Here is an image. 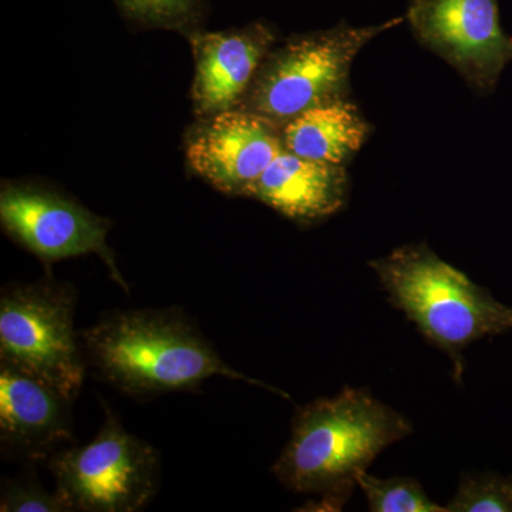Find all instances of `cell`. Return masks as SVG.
<instances>
[{
    "instance_id": "1",
    "label": "cell",
    "mask_w": 512,
    "mask_h": 512,
    "mask_svg": "<svg viewBox=\"0 0 512 512\" xmlns=\"http://www.w3.org/2000/svg\"><path fill=\"white\" fill-rule=\"evenodd\" d=\"M79 338L87 367L134 399L195 392L214 376L254 384L291 399L225 363L210 340L175 306L107 312L93 326L80 330Z\"/></svg>"
},
{
    "instance_id": "2",
    "label": "cell",
    "mask_w": 512,
    "mask_h": 512,
    "mask_svg": "<svg viewBox=\"0 0 512 512\" xmlns=\"http://www.w3.org/2000/svg\"><path fill=\"white\" fill-rule=\"evenodd\" d=\"M412 421L366 389L346 386L296 410L291 439L272 467L279 483L318 495L320 510L339 511L360 474L387 447L413 434Z\"/></svg>"
},
{
    "instance_id": "3",
    "label": "cell",
    "mask_w": 512,
    "mask_h": 512,
    "mask_svg": "<svg viewBox=\"0 0 512 512\" xmlns=\"http://www.w3.org/2000/svg\"><path fill=\"white\" fill-rule=\"evenodd\" d=\"M389 301L421 335L450 357L460 384L464 350L477 340L512 330V308L493 298L426 244H410L369 262Z\"/></svg>"
},
{
    "instance_id": "4",
    "label": "cell",
    "mask_w": 512,
    "mask_h": 512,
    "mask_svg": "<svg viewBox=\"0 0 512 512\" xmlns=\"http://www.w3.org/2000/svg\"><path fill=\"white\" fill-rule=\"evenodd\" d=\"M404 18L380 25L340 23L332 29L292 36L272 47L238 109L284 127L303 111L350 99V72L363 47Z\"/></svg>"
},
{
    "instance_id": "5",
    "label": "cell",
    "mask_w": 512,
    "mask_h": 512,
    "mask_svg": "<svg viewBox=\"0 0 512 512\" xmlns=\"http://www.w3.org/2000/svg\"><path fill=\"white\" fill-rule=\"evenodd\" d=\"M76 301L73 285L52 275L33 284L12 282L0 295V363L72 400L89 369L74 328Z\"/></svg>"
},
{
    "instance_id": "6",
    "label": "cell",
    "mask_w": 512,
    "mask_h": 512,
    "mask_svg": "<svg viewBox=\"0 0 512 512\" xmlns=\"http://www.w3.org/2000/svg\"><path fill=\"white\" fill-rule=\"evenodd\" d=\"M104 423L89 444L62 448L47 460L56 488L73 511L136 512L157 494L156 448L124 429L101 400Z\"/></svg>"
},
{
    "instance_id": "7",
    "label": "cell",
    "mask_w": 512,
    "mask_h": 512,
    "mask_svg": "<svg viewBox=\"0 0 512 512\" xmlns=\"http://www.w3.org/2000/svg\"><path fill=\"white\" fill-rule=\"evenodd\" d=\"M0 221L16 244L46 265L74 256H99L111 279L130 292L107 244L110 221L73 198L43 185L8 181L0 191Z\"/></svg>"
},
{
    "instance_id": "8",
    "label": "cell",
    "mask_w": 512,
    "mask_h": 512,
    "mask_svg": "<svg viewBox=\"0 0 512 512\" xmlns=\"http://www.w3.org/2000/svg\"><path fill=\"white\" fill-rule=\"evenodd\" d=\"M404 20L414 37L450 64L474 92L491 94L512 62L498 0H412Z\"/></svg>"
},
{
    "instance_id": "9",
    "label": "cell",
    "mask_w": 512,
    "mask_h": 512,
    "mask_svg": "<svg viewBox=\"0 0 512 512\" xmlns=\"http://www.w3.org/2000/svg\"><path fill=\"white\" fill-rule=\"evenodd\" d=\"M284 150L282 127L241 109L200 119L185 140L191 171L234 197H245Z\"/></svg>"
},
{
    "instance_id": "10",
    "label": "cell",
    "mask_w": 512,
    "mask_h": 512,
    "mask_svg": "<svg viewBox=\"0 0 512 512\" xmlns=\"http://www.w3.org/2000/svg\"><path fill=\"white\" fill-rule=\"evenodd\" d=\"M194 55L192 109L198 119L238 109L255 74L271 52L276 35L271 26L255 22L225 32L194 30L187 36Z\"/></svg>"
},
{
    "instance_id": "11",
    "label": "cell",
    "mask_w": 512,
    "mask_h": 512,
    "mask_svg": "<svg viewBox=\"0 0 512 512\" xmlns=\"http://www.w3.org/2000/svg\"><path fill=\"white\" fill-rule=\"evenodd\" d=\"M74 400L0 363V444L8 458L49 460L73 440Z\"/></svg>"
},
{
    "instance_id": "12",
    "label": "cell",
    "mask_w": 512,
    "mask_h": 512,
    "mask_svg": "<svg viewBox=\"0 0 512 512\" xmlns=\"http://www.w3.org/2000/svg\"><path fill=\"white\" fill-rule=\"evenodd\" d=\"M348 192L345 165L306 160L284 150L248 188L245 197L264 202L296 224L305 225L342 210Z\"/></svg>"
},
{
    "instance_id": "13",
    "label": "cell",
    "mask_w": 512,
    "mask_h": 512,
    "mask_svg": "<svg viewBox=\"0 0 512 512\" xmlns=\"http://www.w3.org/2000/svg\"><path fill=\"white\" fill-rule=\"evenodd\" d=\"M372 126L352 99L303 111L282 127L289 153L306 160L345 165L365 146Z\"/></svg>"
},
{
    "instance_id": "14",
    "label": "cell",
    "mask_w": 512,
    "mask_h": 512,
    "mask_svg": "<svg viewBox=\"0 0 512 512\" xmlns=\"http://www.w3.org/2000/svg\"><path fill=\"white\" fill-rule=\"evenodd\" d=\"M131 23L144 29L177 30L188 36L204 16L202 0H114Z\"/></svg>"
},
{
    "instance_id": "15",
    "label": "cell",
    "mask_w": 512,
    "mask_h": 512,
    "mask_svg": "<svg viewBox=\"0 0 512 512\" xmlns=\"http://www.w3.org/2000/svg\"><path fill=\"white\" fill-rule=\"evenodd\" d=\"M357 485L366 495L369 510L373 512H448L434 503L412 477H392L387 480L363 473Z\"/></svg>"
},
{
    "instance_id": "16",
    "label": "cell",
    "mask_w": 512,
    "mask_h": 512,
    "mask_svg": "<svg viewBox=\"0 0 512 512\" xmlns=\"http://www.w3.org/2000/svg\"><path fill=\"white\" fill-rule=\"evenodd\" d=\"M448 512H512V476L463 474Z\"/></svg>"
},
{
    "instance_id": "17",
    "label": "cell",
    "mask_w": 512,
    "mask_h": 512,
    "mask_svg": "<svg viewBox=\"0 0 512 512\" xmlns=\"http://www.w3.org/2000/svg\"><path fill=\"white\" fill-rule=\"evenodd\" d=\"M35 464V463H33ZM33 464L20 477L6 478L0 490V511L2 512H67L73 511L66 498L57 491L53 493L39 483Z\"/></svg>"
}]
</instances>
